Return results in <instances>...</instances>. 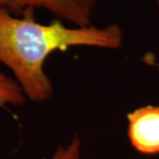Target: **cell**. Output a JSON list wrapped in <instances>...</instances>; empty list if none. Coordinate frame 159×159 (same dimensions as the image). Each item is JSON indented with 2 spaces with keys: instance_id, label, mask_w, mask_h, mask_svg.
<instances>
[{
  "instance_id": "4",
  "label": "cell",
  "mask_w": 159,
  "mask_h": 159,
  "mask_svg": "<svg viewBox=\"0 0 159 159\" xmlns=\"http://www.w3.org/2000/svg\"><path fill=\"white\" fill-rule=\"evenodd\" d=\"M22 89L15 80L0 72V107L6 105H21L26 102Z\"/></svg>"
},
{
  "instance_id": "2",
  "label": "cell",
  "mask_w": 159,
  "mask_h": 159,
  "mask_svg": "<svg viewBox=\"0 0 159 159\" xmlns=\"http://www.w3.org/2000/svg\"><path fill=\"white\" fill-rule=\"evenodd\" d=\"M97 0H11L8 10L15 12L43 8L58 20L74 23L76 27L90 26Z\"/></svg>"
},
{
  "instance_id": "1",
  "label": "cell",
  "mask_w": 159,
  "mask_h": 159,
  "mask_svg": "<svg viewBox=\"0 0 159 159\" xmlns=\"http://www.w3.org/2000/svg\"><path fill=\"white\" fill-rule=\"evenodd\" d=\"M122 42L123 32L117 24L68 28L58 19L41 24L34 20V10L17 18L7 8H0V62L12 72L32 102L47 101L53 94L52 82L43 68L53 52L77 46L115 50Z\"/></svg>"
},
{
  "instance_id": "7",
  "label": "cell",
  "mask_w": 159,
  "mask_h": 159,
  "mask_svg": "<svg viewBox=\"0 0 159 159\" xmlns=\"http://www.w3.org/2000/svg\"><path fill=\"white\" fill-rule=\"evenodd\" d=\"M157 5H158V8H159V0H157ZM157 66H159V63H158V64H157Z\"/></svg>"
},
{
  "instance_id": "5",
  "label": "cell",
  "mask_w": 159,
  "mask_h": 159,
  "mask_svg": "<svg viewBox=\"0 0 159 159\" xmlns=\"http://www.w3.org/2000/svg\"><path fill=\"white\" fill-rule=\"evenodd\" d=\"M80 141L78 137H75L66 147L58 148L51 157H45L43 159H80Z\"/></svg>"
},
{
  "instance_id": "3",
  "label": "cell",
  "mask_w": 159,
  "mask_h": 159,
  "mask_svg": "<svg viewBox=\"0 0 159 159\" xmlns=\"http://www.w3.org/2000/svg\"><path fill=\"white\" fill-rule=\"evenodd\" d=\"M126 119L132 146L140 153L159 154V106L137 108L127 114Z\"/></svg>"
},
{
  "instance_id": "6",
  "label": "cell",
  "mask_w": 159,
  "mask_h": 159,
  "mask_svg": "<svg viewBox=\"0 0 159 159\" xmlns=\"http://www.w3.org/2000/svg\"><path fill=\"white\" fill-rule=\"evenodd\" d=\"M11 0H0V8H8Z\"/></svg>"
}]
</instances>
